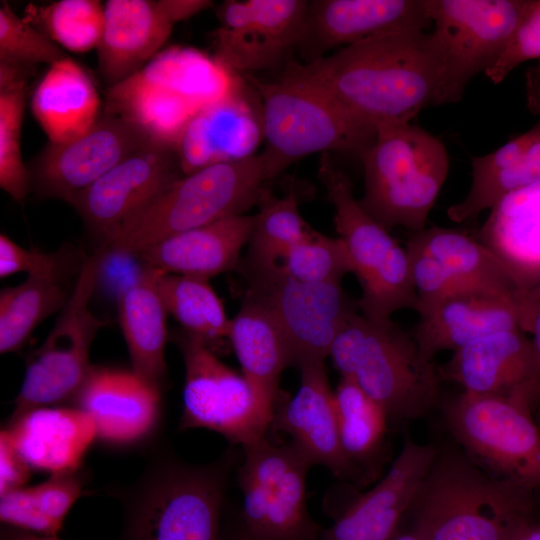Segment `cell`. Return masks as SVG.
Masks as SVG:
<instances>
[{
	"label": "cell",
	"instance_id": "6da1fadb",
	"mask_svg": "<svg viewBox=\"0 0 540 540\" xmlns=\"http://www.w3.org/2000/svg\"><path fill=\"white\" fill-rule=\"evenodd\" d=\"M280 75L376 128L410 123L426 107L461 98L436 38L421 28L376 34L308 63L291 60Z\"/></svg>",
	"mask_w": 540,
	"mask_h": 540
},
{
	"label": "cell",
	"instance_id": "7a4b0ae2",
	"mask_svg": "<svg viewBox=\"0 0 540 540\" xmlns=\"http://www.w3.org/2000/svg\"><path fill=\"white\" fill-rule=\"evenodd\" d=\"M533 492L459 449L438 448L409 513L429 540H510L535 515Z\"/></svg>",
	"mask_w": 540,
	"mask_h": 540
},
{
	"label": "cell",
	"instance_id": "3957f363",
	"mask_svg": "<svg viewBox=\"0 0 540 540\" xmlns=\"http://www.w3.org/2000/svg\"><path fill=\"white\" fill-rule=\"evenodd\" d=\"M329 357L341 377L351 379L385 411L389 423L416 420L439 402L438 367L391 318L354 314Z\"/></svg>",
	"mask_w": 540,
	"mask_h": 540
},
{
	"label": "cell",
	"instance_id": "277c9868",
	"mask_svg": "<svg viewBox=\"0 0 540 540\" xmlns=\"http://www.w3.org/2000/svg\"><path fill=\"white\" fill-rule=\"evenodd\" d=\"M239 76L216 58L174 46L108 88L103 110L139 125L153 140L175 146L191 118L229 94Z\"/></svg>",
	"mask_w": 540,
	"mask_h": 540
},
{
	"label": "cell",
	"instance_id": "5b68a950",
	"mask_svg": "<svg viewBox=\"0 0 540 540\" xmlns=\"http://www.w3.org/2000/svg\"><path fill=\"white\" fill-rule=\"evenodd\" d=\"M270 180L261 154L184 175L124 222L108 251L136 257L167 237L242 215Z\"/></svg>",
	"mask_w": 540,
	"mask_h": 540
},
{
	"label": "cell",
	"instance_id": "8992f818",
	"mask_svg": "<svg viewBox=\"0 0 540 540\" xmlns=\"http://www.w3.org/2000/svg\"><path fill=\"white\" fill-rule=\"evenodd\" d=\"M224 462L190 465L154 454L123 494L120 540H223Z\"/></svg>",
	"mask_w": 540,
	"mask_h": 540
},
{
	"label": "cell",
	"instance_id": "52a82bcc",
	"mask_svg": "<svg viewBox=\"0 0 540 540\" xmlns=\"http://www.w3.org/2000/svg\"><path fill=\"white\" fill-rule=\"evenodd\" d=\"M376 129L375 141L361 157L365 189L358 202L388 232L396 226L421 231L448 175L447 150L410 123Z\"/></svg>",
	"mask_w": 540,
	"mask_h": 540
},
{
	"label": "cell",
	"instance_id": "ba28073f",
	"mask_svg": "<svg viewBox=\"0 0 540 540\" xmlns=\"http://www.w3.org/2000/svg\"><path fill=\"white\" fill-rule=\"evenodd\" d=\"M243 76L260 96L264 134L260 154L270 179L316 152L336 151L361 158L375 141V126L306 84L281 75L269 82L252 74Z\"/></svg>",
	"mask_w": 540,
	"mask_h": 540
},
{
	"label": "cell",
	"instance_id": "9c48e42d",
	"mask_svg": "<svg viewBox=\"0 0 540 540\" xmlns=\"http://www.w3.org/2000/svg\"><path fill=\"white\" fill-rule=\"evenodd\" d=\"M317 176L335 209L336 231L361 285L357 304L362 315L382 320L401 309L416 311L418 297L406 249L360 206L350 179L333 165L330 153H323Z\"/></svg>",
	"mask_w": 540,
	"mask_h": 540
},
{
	"label": "cell",
	"instance_id": "30bf717a",
	"mask_svg": "<svg viewBox=\"0 0 540 540\" xmlns=\"http://www.w3.org/2000/svg\"><path fill=\"white\" fill-rule=\"evenodd\" d=\"M108 254V244H102L83 260L74 289L52 330L27 358L12 416L36 408L70 406L84 384L92 368L90 348L104 325L89 309V301Z\"/></svg>",
	"mask_w": 540,
	"mask_h": 540
},
{
	"label": "cell",
	"instance_id": "8fae6325",
	"mask_svg": "<svg viewBox=\"0 0 540 540\" xmlns=\"http://www.w3.org/2000/svg\"><path fill=\"white\" fill-rule=\"evenodd\" d=\"M238 470L242 527L255 540H321L322 530L306 504V477L313 465L292 441L265 436L243 446Z\"/></svg>",
	"mask_w": 540,
	"mask_h": 540
},
{
	"label": "cell",
	"instance_id": "7c38bea8",
	"mask_svg": "<svg viewBox=\"0 0 540 540\" xmlns=\"http://www.w3.org/2000/svg\"><path fill=\"white\" fill-rule=\"evenodd\" d=\"M245 294L271 315L287 344L291 365L324 360L349 319L357 301L341 283H314L295 279L280 265L255 268L239 262Z\"/></svg>",
	"mask_w": 540,
	"mask_h": 540
},
{
	"label": "cell",
	"instance_id": "4fadbf2b",
	"mask_svg": "<svg viewBox=\"0 0 540 540\" xmlns=\"http://www.w3.org/2000/svg\"><path fill=\"white\" fill-rule=\"evenodd\" d=\"M444 419L469 457L499 477L540 487V430L531 411L507 399L462 392L445 403Z\"/></svg>",
	"mask_w": 540,
	"mask_h": 540
},
{
	"label": "cell",
	"instance_id": "5bb4252c",
	"mask_svg": "<svg viewBox=\"0 0 540 540\" xmlns=\"http://www.w3.org/2000/svg\"><path fill=\"white\" fill-rule=\"evenodd\" d=\"M176 343L185 366L179 428H206L242 447L265 437L271 424L244 376L183 330L176 334Z\"/></svg>",
	"mask_w": 540,
	"mask_h": 540
},
{
	"label": "cell",
	"instance_id": "9a60e30c",
	"mask_svg": "<svg viewBox=\"0 0 540 540\" xmlns=\"http://www.w3.org/2000/svg\"><path fill=\"white\" fill-rule=\"evenodd\" d=\"M530 0H426L457 93L499 59Z\"/></svg>",
	"mask_w": 540,
	"mask_h": 540
},
{
	"label": "cell",
	"instance_id": "2e32d148",
	"mask_svg": "<svg viewBox=\"0 0 540 540\" xmlns=\"http://www.w3.org/2000/svg\"><path fill=\"white\" fill-rule=\"evenodd\" d=\"M152 140L139 125L103 110L85 134L45 146L28 168L31 189L72 205L96 180Z\"/></svg>",
	"mask_w": 540,
	"mask_h": 540
},
{
	"label": "cell",
	"instance_id": "e0dca14e",
	"mask_svg": "<svg viewBox=\"0 0 540 540\" xmlns=\"http://www.w3.org/2000/svg\"><path fill=\"white\" fill-rule=\"evenodd\" d=\"M309 1L227 0L217 9L215 58L232 72L272 70L301 40Z\"/></svg>",
	"mask_w": 540,
	"mask_h": 540
},
{
	"label": "cell",
	"instance_id": "ac0fdd59",
	"mask_svg": "<svg viewBox=\"0 0 540 540\" xmlns=\"http://www.w3.org/2000/svg\"><path fill=\"white\" fill-rule=\"evenodd\" d=\"M182 176L175 146L152 140L96 180L72 206L102 244L108 243L124 222Z\"/></svg>",
	"mask_w": 540,
	"mask_h": 540
},
{
	"label": "cell",
	"instance_id": "d6986e66",
	"mask_svg": "<svg viewBox=\"0 0 540 540\" xmlns=\"http://www.w3.org/2000/svg\"><path fill=\"white\" fill-rule=\"evenodd\" d=\"M209 0H109L97 47L98 69L108 88L147 64L168 40L172 29L212 6Z\"/></svg>",
	"mask_w": 540,
	"mask_h": 540
},
{
	"label": "cell",
	"instance_id": "ffe728a7",
	"mask_svg": "<svg viewBox=\"0 0 540 540\" xmlns=\"http://www.w3.org/2000/svg\"><path fill=\"white\" fill-rule=\"evenodd\" d=\"M438 370L441 379L467 394L507 399L531 412L540 401V364L521 329L477 339L453 352Z\"/></svg>",
	"mask_w": 540,
	"mask_h": 540
},
{
	"label": "cell",
	"instance_id": "44dd1931",
	"mask_svg": "<svg viewBox=\"0 0 540 540\" xmlns=\"http://www.w3.org/2000/svg\"><path fill=\"white\" fill-rule=\"evenodd\" d=\"M264 141L262 105L244 77L226 96L202 107L180 134L175 148L184 175L255 155Z\"/></svg>",
	"mask_w": 540,
	"mask_h": 540
},
{
	"label": "cell",
	"instance_id": "7402d4cb",
	"mask_svg": "<svg viewBox=\"0 0 540 540\" xmlns=\"http://www.w3.org/2000/svg\"><path fill=\"white\" fill-rule=\"evenodd\" d=\"M438 448L406 437L382 479L322 530L321 540H392L430 469Z\"/></svg>",
	"mask_w": 540,
	"mask_h": 540
},
{
	"label": "cell",
	"instance_id": "603a6c76",
	"mask_svg": "<svg viewBox=\"0 0 540 540\" xmlns=\"http://www.w3.org/2000/svg\"><path fill=\"white\" fill-rule=\"evenodd\" d=\"M93 420L96 438L113 447L150 439L161 420V392L132 370L92 366L71 405Z\"/></svg>",
	"mask_w": 540,
	"mask_h": 540
},
{
	"label": "cell",
	"instance_id": "cb8c5ba5",
	"mask_svg": "<svg viewBox=\"0 0 540 540\" xmlns=\"http://www.w3.org/2000/svg\"><path fill=\"white\" fill-rule=\"evenodd\" d=\"M432 23L426 0H314L297 47L305 63L376 34Z\"/></svg>",
	"mask_w": 540,
	"mask_h": 540
},
{
	"label": "cell",
	"instance_id": "d4e9b609",
	"mask_svg": "<svg viewBox=\"0 0 540 540\" xmlns=\"http://www.w3.org/2000/svg\"><path fill=\"white\" fill-rule=\"evenodd\" d=\"M416 312L419 320L411 335L422 355L432 361L442 351L455 352L484 336L521 329L512 301L474 289L453 292Z\"/></svg>",
	"mask_w": 540,
	"mask_h": 540
},
{
	"label": "cell",
	"instance_id": "484cf974",
	"mask_svg": "<svg viewBox=\"0 0 540 540\" xmlns=\"http://www.w3.org/2000/svg\"><path fill=\"white\" fill-rule=\"evenodd\" d=\"M477 239L514 279L521 295L522 329L540 297V182L510 193L492 207Z\"/></svg>",
	"mask_w": 540,
	"mask_h": 540
},
{
	"label": "cell",
	"instance_id": "4316f807",
	"mask_svg": "<svg viewBox=\"0 0 540 540\" xmlns=\"http://www.w3.org/2000/svg\"><path fill=\"white\" fill-rule=\"evenodd\" d=\"M299 369L300 386L292 398L275 408L271 425L289 434L313 465L326 467L339 479H350L356 470L340 445L325 361L305 362Z\"/></svg>",
	"mask_w": 540,
	"mask_h": 540
},
{
	"label": "cell",
	"instance_id": "83f0119b",
	"mask_svg": "<svg viewBox=\"0 0 540 540\" xmlns=\"http://www.w3.org/2000/svg\"><path fill=\"white\" fill-rule=\"evenodd\" d=\"M1 433L32 470L50 474L82 467L97 440L92 418L73 406L42 407L11 416Z\"/></svg>",
	"mask_w": 540,
	"mask_h": 540
},
{
	"label": "cell",
	"instance_id": "f1b7e54d",
	"mask_svg": "<svg viewBox=\"0 0 540 540\" xmlns=\"http://www.w3.org/2000/svg\"><path fill=\"white\" fill-rule=\"evenodd\" d=\"M254 220V215L226 217L167 237L136 257L144 266L164 273L208 280L237 269L240 252L252 235Z\"/></svg>",
	"mask_w": 540,
	"mask_h": 540
},
{
	"label": "cell",
	"instance_id": "f546056e",
	"mask_svg": "<svg viewBox=\"0 0 540 540\" xmlns=\"http://www.w3.org/2000/svg\"><path fill=\"white\" fill-rule=\"evenodd\" d=\"M229 341L251 387L257 404L272 423L277 405L279 380L291 365L285 339L266 309L244 294L242 305L231 320Z\"/></svg>",
	"mask_w": 540,
	"mask_h": 540
},
{
	"label": "cell",
	"instance_id": "4dcf8cb0",
	"mask_svg": "<svg viewBox=\"0 0 540 540\" xmlns=\"http://www.w3.org/2000/svg\"><path fill=\"white\" fill-rule=\"evenodd\" d=\"M471 166L467 195L447 210L456 223L474 221L510 193L540 182V121L492 153L471 157Z\"/></svg>",
	"mask_w": 540,
	"mask_h": 540
},
{
	"label": "cell",
	"instance_id": "1f68e13d",
	"mask_svg": "<svg viewBox=\"0 0 540 540\" xmlns=\"http://www.w3.org/2000/svg\"><path fill=\"white\" fill-rule=\"evenodd\" d=\"M163 271L144 266L138 277L118 295V319L125 338L132 371L162 391L166 378L165 345L167 311L157 289Z\"/></svg>",
	"mask_w": 540,
	"mask_h": 540
},
{
	"label": "cell",
	"instance_id": "d6a6232c",
	"mask_svg": "<svg viewBox=\"0 0 540 540\" xmlns=\"http://www.w3.org/2000/svg\"><path fill=\"white\" fill-rule=\"evenodd\" d=\"M100 105L90 76L70 57L49 66L31 99L32 113L53 144L85 134L98 120Z\"/></svg>",
	"mask_w": 540,
	"mask_h": 540
},
{
	"label": "cell",
	"instance_id": "836d02e7",
	"mask_svg": "<svg viewBox=\"0 0 540 540\" xmlns=\"http://www.w3.org/2000/svg\"><path fill=\"white\" fill-rule=\"evenodd\" d=\"M406 248L424 253L468 289L489 292L521 309V295L500 259L477 238L462 231L432 226L412 232Z\"/></svg>",
	"mask_w": 540,
	"mask_h": 540
},
{
	"label": "cell",
	"instance_id": "e575fe53",
	"mask_svg": "<svg viewBox=\"0 0 540 540\" xmlns=\"http://www.w3.org/2000/svg\"><path fill=\"white\" fill-rule=\"evenodd\" d=\"M82 467L51 474L44 482L0 496L2 525L58 536L66 516L82 495L86 483Z\"/></svg>",
	"mask_w": 540,
	"mask_h": 540
},
{
	"label": "cell",
	"instance_id": "d590c367",
	"mask_svg": "<svg viewBox=\"0 0 540 540\" xmlns=\"http://www.w3.org/2000/svg\"><path fill=\"white\" fill-rule=\"evenodd\" d=\"M157 289L167 313L180 323L183 331L214 352L215 347L229 340L231 320L207 279L162 272Z\"/></svg>",
	"mask_w": 540,
	"mask_h": 540
},
{
	"label": "cell",
	"instance_id": "8d00e7d4",
	"mask_svg": "<svg viewBox=\"0 0 540 540\" xmlns=\"http://www.w3.org/2000/svg\"><path fill=\"white\" fill-rule=\"evenodd\" d=\"M257 205L248 253L240 262L255 268L274 267L313 229L299 212L293 188L285 196L276 197L265 187Z\"/></svg>",
	"mask_w": 540,
	"mask_h": 540
},
{
	"label": "cell",
	"instance_id": "74e56055",
	"mask_svg": "<svg viewBox=\"0 0 540 540\" xmlns=\"http://www.w3.org/2000/svg\"><path fill=\"white\" fill-rule=\"evenodd\" d=\"M70 293L58 282L28 277L0 293V352H16L34 329L47 317L61 310Z\"/></svg>",
	"mask_w": 540,
	"mask_h": 540
},
{
	"label": "cell",
	"instance_id": "f35d334b",
	"mask_svg": "<svg viewBox=\"0 0 540 540\" xmlns=\"http://www.w3.org/2000/svg\"><path fill=\"white\" fill-rule=\"evenodd\" d=\"M339 441L342 451L357 470L380 451L387 425L385 411L351 379L341 377L334 391Z\"/></svg>",
	"mask_w": 540,
	"mask_h": 540
},
{
	"label": "cell",
	"instance_id": "ab89813d",
	"mask_svg": "<svg viewBox=\"0 0 540 540\" xmlns=\"http://www.w3.org/2000/svg\"><path fill=\"white\" fill-rule=\"evenodd\" d=\"M24 19L59 46L83 53L98 47L104 29V4L98 0H59L28 5Z\"/></svg>",
	"mask_w": 540,
	"mask_h": 540
},
{
	"label": "cell",
	"instance_id": "60d3db41",
	"mask_svg": "<svg viewBox=\"0 0 540 540\" xmlns=\"http://www.w3.org/2000/svg\"><path fill=\"white\" fill-rule=\"evenodd\" d=\"M61 46L0 3V74L28 80L39 64L68 58Z\"/></svg>",
	"mask_w": 540,
	"mask_h": 540
},
{
	"label": "cell",
	"instance_id": "b9f144b4",
	"mask_svg": "<svg viewBox=\"0 0 540 540\" xmlns=\"http://www.w3.org/2000/svg\"><path fill=\"white\" fill-rule=\"evenodd\" d=\"M27 93V81L0 86V187L16 202H23L31 190L21 153Z\"/></svg>",
	"mask_w": 540,
	"mask_h": 540
},
{
	"label": "cell",
	"instance_id": "7bdbcfd3",
	"mask_svg": "<svg viewBox=\"0 0 540 540\" xmlns=\"http://www.w3.org/2000/svg\"><path fill=\"white\" fill-rule=\"evenodd\" d=\"M280 266L291 277L314 283H341L353 273L344 242L314 229L289 250Z\"/></svg>",
	"mask_w": 540,
	"mask_h": 540
},
{
	"label": "cell",
	"instance_id": "ee69618b",
	"mask_svg": "<svg viewBox=\"0 0 540 540\" xmlns=\"http://www.w3.org/2000/svg\"><path fill=\"white\" fill-rule=\"evenodd\" d=\"M78 254L71 248L44 253L30 250L11 240L6 234L0 235V277L6 278L18 272H25L28 277L58 282L76 270Z\"/></svg>",
	"mask_w": 540,
	"mask_h": 540
},
{
	"label": "cell",
	"instance_id": "f6af8a7d",
	"mask_svg": "<svg viewBox=\"0 0 540 540\" xmlns=\"http://www.w3.org/2000/svg\"><path fill=\"white\" fill-rule=\"evenodd\" d=\"M528 60L540 61V0H530L505 50L485 74L494 84H499L512 70Z\"/></svg>",
	"mask_w": 540,
	"mask_h": 540
},
{
	"label": "cell",
	"instance_id": "bcb514c9",
	"mask_svg": "<svg viewBox=\"0 0 540 540\" xmlns=\"http://www.w3.org/2000/svg\"><path fill=\"white\" fill-rule=\"evenodd\" d=\"M32 471L6 436L0 433V496L24 487Z\"/></svg>",
	"mask_w": 540,
	"mask_h": 540
},
{
	"label": "cell",
	"instance_id": "7dc6e473",
	"mask_svg": "<svg viewBox=\"0 0 540 540\" xmlns=\"http://www.w3.org/2000/svg\"><path fill=\"white\" fill-rule=\"evenodd\" d=\"M527 107L533 113L540 115V61L526 75Z\"/></svg>",
	"mask_w": 540,
	"mask_h": 540
},
{
	"label": "cell",
	"instance_id": "c3c4849f",
	"mask_svg": "<svg viewBox=\"0 0 540 540\" xmlns=\"http://www.w3.org/2000/svg\"><path fill=\"white\" fill-rule=\"evenodd\" d=\"M523 331L531 335L530 339L540 364V297L531 307Z\"/></svg>",
	"mask_w": 540,
	"mask_h": 540
},
{
	"label": "cell",
	"instance_id": "681fc988",
	"mask_svg": "<svg viewBox=\"0 0 540 540\" xmlns=\"http://www.w3.org/2000/svg\"><path fill=\"white\" fill-rule=\"evenodd\" d=\"M392 540H429L423 529L410 515L409 511L401 522Z\"/></svg>",
	"mask_w": 540,
	"mask_h": 540
},
{
	"label": "cell",
	"instance_id": "f907efd6",
	"mask_svg": "<svg viewBox=\"0 0 540 540\" xmlns=\"http://www.w3.org/2000/svg\"><path fill=\"white\" fill-rule=\"evenodd\" d=\"M0 540H61L58 536H45L2 525Z\"/></svg>",
	"mask_w": 540,
	"mask_h": 540
},
{
	"label": "cell",
	"instance_id": "816d5d0a",
	"mask_svg": "<svg viewBox=\"0 0 540 540\" xmlns=\"http://www.w3.org/2000/svg\"><path fill=\"white\" fill-rule=\"evenodd\" d=\"M510 540H540V520L535 515L530 517L516 529Z\"/></svg>",
	"mask_w": 540,
	"mask_h": 540
},
{
	"label": "cell",
	"instance_id": "f5cc1de1",
	"mask_svg": "<svg viewBox=\"0 0 540 540\" xmlns=\"http://www.w3.org/2000/svg\"><path fill=\"white\" fill-rule=\"evenodd\" d=\"M223 540H255L241 526L237 531L233 532L229 537Z\"/></svg>",
	"mask_w": 540,
	"mask_h": 540
}]
</instances>
